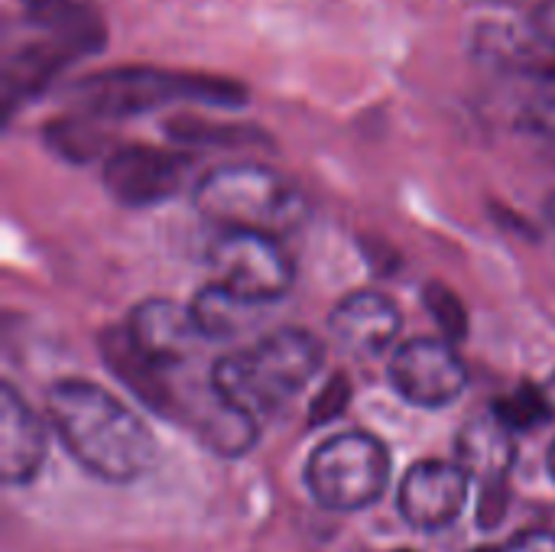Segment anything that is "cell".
Masks as SVG:
<instances>
[{
  "mask_svg": "<svg viewBox=\"0 0 555 552\" xmlns=\"http://www.w3.org/2000/svg\"><path fill=\"white\" fill-rule=\"evenodd\" d=\"M46 416L68 455L107 485H133L156 465L159 446L150 426L91 381L68 377L52 384Z\"/></svg>",
  "mask_w": 555,
  "mask_h": 552,
  "instance_id": "1",
  "label": "cell"
},
{
  "mask_svg": "<svg viewBox=\"0 0 555 552\" xmlns=\"http://www.w3.org/2000/svg\"><path fill=\"white\" fill-rule=\"evenodd\" d=\"M325 364V345L306 329H276L257 345L224 355L211 368V394L267 420L289 403Z\"/></svg>",
  "mask_w": 555,
  "mask_h": 552,
  "instance_id": "2",
  "label": "cell"
},
{
  "mask_svg": "<svg viewBox=\"0 0 555 552\" xmlns=\"http://www.w3.org/2000/svg\"><path fill=\"white\" fill-rule=\"evenodd\" d=\"M198 215L221 231L286 238L309 221V202L296 182L260 163L218 166L192 192Z\"/></svg>",
  "mask_w": 555,
  "mask_h": 552,
  "instance_id": "3",
  "label": "cell"
},
{
  "mask_svg": "<svg viewBox=\"0 0 555 552\" xmlns=\"http://www.w3.org/2000/svg\"><path fill=\"white\" fill-rule=\"evenodd\" d=\"M72 101L81 117L117 120V117L156 111L159 104H172V101L237 104V101H244V88L234 81L205 78V75L124 65V68H111V72L81 78L72 88Z\"/></svg>",
  "mask_w": 555,
  "mask_h": 552,
  "instance_id": "4",
  "label": "cell"
},
{
  "mask_svg": "<svg viewBox=\"0 0 555 552\" xmlns=\"http://www.w3.org/2000/svg\"><path fill=\"white\" fill-rule=\"evenodd\" d=\"M393 475V459L384 439L351 429L325 439L306 462V488L312 501L332 514H358L374 508Z\"/></svg>",
  "mask_w": 555,
  "mask_h": 552,
  "instance_id": "5",
  "label": "cell"
},
{
  "mask_svg": "<svg viewBox=\"0 0 555 552\" xmlns=\"http://www.w3.org/2000/svg\"><path fill=\"white\" fill-rule=\"evenodd\" d=\"M211 280L250 303H276L293 286V264L280 238L257 231H221L205 251Z\"/></svg>",
  "mask_w": 555,
  "mask_h": 552,
  "instance_id": "6",
  "label": "cell"
},
{
  "mask_svg": "<svg viewBox=\"0 0 555 552\" xmlns=\"http://www.w3.org/2000/svg\"><path fill=\"white\" fill-rule=\"evenodd\" d=\"M390 384L397 394L423 410H442L455 403L468 387V368L455 351V342L413 338L403 342L390 358Z\"/></svg>",
  "mask_w": 555,
  "mask_h": 552,
  "instance_id": "7",
  "label": "cell"
},
{
  "mask_svg": "<svg viewBox=\"0 0 555 552\" xmlns=\"http://www.w3.org/2000/svg\"><path fill=\"white\" fill-rule=\"evenodd\" d=\"M472 485V475L459 462H416L397 488V511L413 530H446L462 517Z\"/></svg>",
  "mask_w": 555,
  "mask_h": 552,
  "instance_id": "8",
  "label": "cell"
},
{
  "mask_svg": "<svg viewBox=\"0 0 555 552\" xmlns=\"http://www.w3.org/2000/svg\"><path fill=\"white\" fill-rule=\"evenodd\" d=\"M189 163L185 156L156 150V146H120L104 159L101 179L111 198H117L127 208H150L159 202H169L185 185Z\"/></svg>",
  "mask_w": 555,
  "mask_h": 552,
  "instance_id": "9",
  "label": "cell"
},
{
  "mask_svg": "<svg viewBox=\"0 0 555 552\" xmlns=\"http://www.w3.org/2000/svg\"><path fill=\"white\" fill-rule=\"evenodd\" d=\"M127 332L133 345L166 371L189 361L205 342L192 319V309H182L172 299H143L140 306H133L127 316Z\"/></svg>",
  "mask_w": 555,
  "mask_h": 552,
  "instance_id": "10",
  "label": "cell"
},
{
  "mask_svg": "<svg viewBox=\"0 0 555 552\" xmlns=\"http://www.w3.org/2000/svg\"><path fill=\"white\" fill-rule=\"evenodd\" d=\"M400 325H403V319H400L397 303L374 290H358V293L345 296L328 316V329H332L335 342L354 358L384 355L397 342Z\"/></svg>",
  "mask_w": 555,
  "mask_h": 552,
  "instance_id": "11",
  "label": "cell"
},
{
  "mask_svg": "<svg viewBox=\"0 0 555 552\" xmlns=\"http://www.w3.org/2000/svg\"><path fill=\"white\" fill-rule=\"evenodd\" d=\"M46 423L16 394L13 384L0 387V478L7 488L33 485L46 462Z\"/></svg>",
  "mask_w": 555,
  "mask_h": 552,
  "instance_id": "12",
  "label": "cell"
},
{
  "mask_svg": "<svg viewBox=\"0 0 555 552\" xmlns=\"http://www.w3.org/2000/svg\"><path fill=\"white\" fill-rule=\"evenodd\" d=\"M455 459L478 488L507 485L517 465V433L494 410L481 413L462 426L455 442Z\"/></svg>",
  "mask_w": 555,
  "mask_h": 552,
  "instance_id": "13",
  "label": "cell"
},
{
  "mask_svg": "<svg viewBox=\"0 0 555 552\" xmlns=\"http://www.w3.org/2000/svg\"><path fill=\"white\" fill-rule=\"evenodd\" d=\"M23 20L36 33L72 49L78 59L98 52L107 39L94 0H23Z\"/></svg>",
  "mask_w": 555,
  "mask_h": 552,
  "instance_id": "14",
  "label": "cell"
},
{
  "mask_svg": "<svg viewBox=\"0 0 555 552\" xmlns=\"http://www.w3.org/2000/svg\"><path fill=\"white\" fill-rule=\"evenodd\" d=\"M101 358L120 377V384H127L137 394V400H143L153 413H163L166 416L172 410V387L166 381V368H159L156 361H150L133 345L127 325L124 329L101 332Z\"/></svg>",
  "mask_w": 555,
  "mask_h": 552,
  "instance_id": "15",
  "label": "cell"
},
{
  "mask_svg": "<svg viewBox=\"0 0 555 552\" xmlns=\"http://www.w3.org/2000/svg\"><path fill=\"white\" fill-rule=\"evenodd\" d=\"M189 309H192V319H195L198 332L205 335V342H224V338H237V335L250 332L260 322L263 303H250L211 280L208 286H202L192 296Z\"/></svg>",
  "mask_w": 555,
  "mask_h": 552,
  "instance_id": "16",
  "label": "cell"
},
{
  "mask_svg": "<svg viewBox=\"0 0 555 552\" xmlns=\"http://www.w3.org/2000/svg\"><path fill=\"white\" fill-rule=\"evenodd\" d=\"M198 439L221 459H241L257 446L260 420L211 394V407L198 420Z\"/></svg>",
  "mask_w": 555,
  "mask_h": 552,
  "instance_id": "17",
  "label": "cell"
},
{
  "mask_svg": "<svg viewBox=\"0 0 555 552\" xmlns=\"http://www.w3.org/2000/svg\"><path fill=\"white\" fill-rule=\"evenodd\" d=\"M491 410H494L514 433H530V429L543 426V423L553 416L543 387H533V384H520L517 390H511L507 397H501Z\"/></svg>",
  "mask_w": 555,
  "mask_h": 552,
  "instance_id": "18",
  "label": "cell"
},
{
  "mask_svg": "<svg viewBox=\"0 0 555 552\" xmlns=\"http://www.w3.org/2000/svg\"><path fill=\"white\" fill-rule=\"evenodd\" d=\"M423 299H426L429 316L436 319V325L442 329V335L449 342H462L468 335V309H465V303L449 286L429 283L426 293H423Z\"/></svg>",
  "mask_w": 555,
  "mask_h": 552,
  "instance_id": "19",
  "label": "cell"
},
{
  "mask_svg": "<svg viewBox=\"0 0 555 552\" xmlns=\"http://www.w3.org/2000/svg\"><path fill=\"white\" fill-rule=\"evenodd\" d=\"M348 403H351V381H348V374H332L325 381V387L315 394L312 407H309V426L319 429V426L335 423L338 416H345Z\"/></svg>",
  "mask_w": 555,
  "mask_h": 552,
  "instance_id": "20",
  "label": "cell"
},
{
  "mask_svg": "<svg viewBox=\"0 0 555 552\" xmlns=\"http://www.w3.org/2000/svg\"><path fill=\"white\" fill-rule=\"evenodd\" d=\"M49 143L65 153L75 163H85L91 153H98V140L94 133L81 124V120H68V124H52L49 127Z\"/></svg>",
  "mask_w": 555,
  "mask_h": 552,
  "instance_id": "21",
  "label": "cell"
},
{
  "mask_svg": "<svg viewBox=\"0 0 555 552\" xmlns=\"http://www.w3.org/2000/svg\"><path fill=\"white\" fill-rule=\"evenodd\" d=\"M511 508V488L507 485H485L478 488V527L494 530L504 524Z\"/></svg>",
  "mask_w": 555,
  "mask_h": 552,
  "instance_id": "22",
  "label": "cell"
},
{
  "mask_svg": "<svg viewBox=\"0 0 555 552\" xmlns=\"http://www.w3.org/2000/svg\"><path fill=\"white\" fill-rule=\"evenodd\" d=\"M504 552H555V534L553 530H524L517 534L507 547H501Z\"/></svg>",
  "mask_w": 555,
  "mask_h": 552,
  "instance_id": "23",
  "label": "cell"
},
{
  "mask_svg": "<svg viewBox=\"0 0 555 552\" xmlns=\"http://www.w3.org/2000/svg\"><path fill=\"white\" fill-rule=\"evenodd\" d=\"M543 394H546V400H550V410H553V416H555V371H553V377L546 381Z\"/></svg>",
  "mask_w": 555,
  "mask_h": 552,
  "instance_id": "24",
  "label": "cell"
},
{
  "mask_svg": "<svg viewBox=\"0 0 555 552\" xmlns=\"http://www.w3.org/2000/svg\"><path fill=\"white\" fill-rule=\"evenodd\" d=\"M546 472H550V478H553L555 485V439L553 446H550V452H546Z\"/></svg>",
  "mask_w": 555,
  "mask_h": 552,
  "instance_id": "25",
  "label": "cell"
},
{
  "mask_svg": "<svg viewBox=\"0 0 555 552\" xmlns=\"http://www.w3.org/2000/svg\"><path fill=\"white\" fill-rule=\"evenodd\" d=\"M546 215H550V221H553V224H555V195H553V198H550V202H546Z\"/></svg>",
  "mask_w": 555,
  "mask_h": 552,
  "instance_id": "26",
  "label": "cell"
},
{
  "mask_svg": "<svg viewBox=\"0 0 555 552\" xmlns=\"http://www.w3.org/2000/svg\"><path fill=\"white\" fill-rule=\"evenodd\" d=\"M488 3H501V7H517V3H524V0H488Z\"/></svg>",
  "mask_w": 555,
  "mask_h": 552,
  "instance_id": "27",
  "label": "cell"
},
{
  "mask_svg": "<svg viewBox=\"0 0 555 552\" xmlns=\"http://www.w3.org/2000/svg\"><path fill=\"white\" fill-rule=\"evenodd\" d=\"M472 552H504L501 547H478V550H472Z\"/></svg>",
  "mask_w": 555,
  "mask_h": 552,
  "instance_id": "28",
  "label": "cell"
},
{
  "mask_svg": "<svg viewBox=\"0 0 555 552\" xmlns=\"http://www.w3.org/2000/svg\"><path fill=\"white\" fill-rule=\"evenodd\" d=\"M400 552H413V550H400Z\"/></svg>",
  "mask_w": 555,
  "mask_h": 552,
  "instance_id": "29",
  "label": "cell"
}]
</instances>
